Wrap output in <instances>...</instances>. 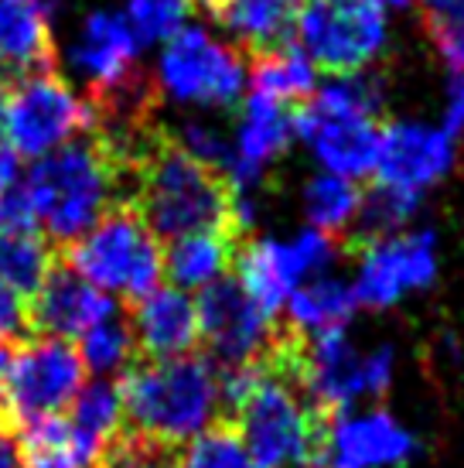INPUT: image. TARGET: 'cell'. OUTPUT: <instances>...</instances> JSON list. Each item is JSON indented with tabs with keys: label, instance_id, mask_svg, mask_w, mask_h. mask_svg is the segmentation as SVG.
I'll return each instance as SVG.
<instances>
[{
	"label": "cell",
	"instance_id": "obj_1",
	"mask_svg": "<svg viewBox=\"0 0 464 468\" xmlns=\"http://www.w3.org/2000/svg\"><path fill=\"white\" fill-rule=\"evenodd\" d=\"M123 403V434L154 448H178L216 424L222 373L206 356L143 359L116 383Z\"/></svg>",
	"mask_w": 464,
	"mask_h": 468
},
{
	"label": "cell",
	"instance_id": "obj_2",
	"mask_svg": "<svg viewBox=\"0 0 464 468\" xmlns=\"http://www.w3.org/2000/svg\"><path fill=\"white\" fill-rule=\"evenodd\" d=\"M133 208L157 239H178L202 229H236L232 188L216 168L188 154L174 137H157L133 161ZM239 233V229H236Z\"/></svg>",
	"mask_w": 464,
	"mask_h": 468
},
{
	"label": "cell",
	"instance_id": "obj_3",
	"mask_svg": "<svg viewBox=\"0 0 464 468\" xmlns=\"http://www.w3.org/2000/svg\"><path fill=\"white\" fill-rule=\"evenodd\" d=\"M120 175L123 165L103 137H79L38 157L21 185L41 233L69 247L116 208Z\"/></svg>",
	"mask_w": 464,
	"mask_h": 468
},
{
	"label": "cell",
	"instance_id": "obj_4",
	"mask_svg": "<svg viewBox=\"0 0 464 468\" xmlns=\"http://www.w3.org/2000/svg\"><path fill=\"white\" fill-rule=\"evenodd\" d=\"M383 82L369 72L335 76L294 106V131L324 171L359 182L373 175L379 147Z\"/></svg>",
	"mask_w": 464,
	"mask_h": 468
},
{
	"label": "cell",
	"instance_id": "obj_5",
	"mask_svg": "<svg viewBox=\"0 0 464 468\" xmlns=\"http://www.w3.org/2000/svg\"><path fill=\"white\" fill-rule=\"evenodd\" d=\"M236 431L259 468H304L318 462L324 420L308 393L270 356L236 407Z\"/></svg>",
	"mask_w": 464,
	"mask_h": 468
},
{
	"label": "cell",
	"instance_id": "obj_6",
	"mask_svg": "<svg viewBox=\"0 0 464 468\" xmlns=\"http://www.w3.org/2000/svg\"><path fill=\"white\" fill-rule=\"evenodd\" d=\"M69 267L110 298L137 301L161 284L164 247L137 208L120 206L69 243Z\"/></svg>",
	"mask_w": 464,
	"mask_h": 468
},
{
	"label": "cell",
	"instance_id": "obj_7",
	"mask_svg": "<svg viewBox=\"0 0 464 468\" xmlns=\"http://www.w3.org/2000/svg\"><path fill=\"white\" fill-rule=\"evenodd\" d=\"M154 76L157 90L174 103L226 110L243 100L249 69L232 41L212 35L206 25H185L161 41Z\"/></svg>",
	"mask_w": 464,
	"mask_h": 468
},
{
	"label": "cell",
	"instance_id": "obj_8",
	"mask_svg": "<svg viewBox=\"0 0 464 468\" xmlns=\"http://www.w3.org/2000/svg\"><path fill=\"white\" fill-rule=\"evenodd\" d=\"M69 62L92 90V103L103 113L137 120L141 113L143 82L137 76L141 66V38L130 27L127 14L120 11H92L76 41L69 45Z\"/></svg>",
	"mask_w": 464,
	"mask_h": 468
},
{
	"label": "cell",
	"instance_id": "obj_9",
	"mask_svg": "<svg viewBox=\"0 0 464 468\" xmlns=\"http://www.w3.org/2000/svg\"><path fill=\"white\" fill-rule=\"evenodd\" d=\"M96 123V103L82 100L62 76L31 72L7 90L4 141L21 157H45L79 141Z\"/></svg>",
	"mask_w": 464,
	"mask_h": 468
},
{
	"label": "cell",
	"instance_id": "obj_10",
	"mask_svg": "<svg viewBox=\"0 0 464 468\" xmlns=\"http://www.w3.org/2000/svg\"><path fill=\"white\" fill-rule=\"evenodd\" d=\"M297 48L332 76L369 72L389 45V17L369 4L308 0L297 14Z\"/></svg>",
	"mask_w": 464,
	"mask_h": 468
},
{
	"label": "cell",
	"instance_id": "obj_11",
	"mask_svg": "<svg viewBox=\"0 0 464 468\" xmlns=\"http://www.w3.org/2000/svg\"><path fill=\"white\" fill-rule=\"evenodd\" d=\"M86 387V366L72 342L52 335L25 338L7 363V414L17 424L62 417Z\"/></svg>",
	"mask_w": 464,
	"mask_h": 468
},
{
	"label": "cell",
	"instance_id": "obj_12",
	"mask_svg": "<svg viewBox=\"0 0 464 468\" xmlns=\"http://www.w3.org/2000/svg\"><path fill=\"white\" fill-rule=\"evenodd\" d=\"M335 257V236L318 229H304L287 239H257L236 253V281L263 312L277 318L297 287L328 271Z\"/></svg>",
	"mask_w": 464,
	"mask_h": 468
},
{
	"label": "cell",
	"instance_id": "obj_13",
	"mask_svg": "<svg viewBox=\"0 0 464 468\" xmlns=\"http://www.w3.org/2000/svg\"><path fill=\"white\" fill-rule=\"evenodd\" d=\"M438 277V236L430 229L373 236L355 261V301L359 308H393L406 294L424 291Z\"/></svg>",
	"mask_w": 464,
	"mask_h": 468
},
{
	"label": "cell",
	"instance_id": "obj_14",
	"mask_svg": "<svg viewBox=\"0 0 464 468\" xmlns=\"http://www.w3.org/2000/svg\"><path fill=\"white\" fill-rule=\"evenodd\" d=\"M454 157H458V133H451L444 123L396 120L379 131L373 165L375 185L424 198V192L451 175Z\"/></svg>",
	"mask_w": 464,
	"mask_h": 468
},
{
	"label": "cell",
	"instance_id": "obj_15",
	"mask_svg": "<svg viewBox=\"0 0 464 468\" xmlns=\"http://www.w3.org/2000/svg\"><path fill=\"white\" fill-rule=\"evenodd\" d=\"M198 301V325L202 342L219 359L222 369L263 363L277 346V318L267 314L246 294L239 281L222 277L219 284L202 291Z\"/></svg>",
	"mask_w": 464,
	"mask_h": 468
},
{
	"label": "cell",
	"instance_id": "obj_16",
	"mask_svg": "<svg viewBox=\"0 0 464 468\" xmlns=\"http://www.w3.org/2000/svg\"><path fill=\"white\" fill-rule=\"evenodd\" d=\"M417 452V438L389 410H342L324 420L318 465L324 468H400Z\"/></svg>",
	"mask_w": 464,
	"mask_h": 468
},
{
	"label": "cell",
	"instance_id": "obj_17",
	"mask_svg": "<svg viewBox=\"0 0 464 468\" xmlns=\"http://www.w3.org/2000/svg\"><path fill=\"white\" fill-rule=\"evenodd\" d=\"M294 131V106L273 103L267 96L249 92L243 106V117L236 123V133L229 141V161H226V182L236 196H253L263 171L284 154Z\"/></svg>",
	"mask_w": 464,
	"mask_h": 468
},
{
	"label": "cell",
	"instance_id": "obj_18",
	"mask_svg": "<svg viewBox=\"0 0 464 468\" xmlns=\"http://www.w3.org/2000/svg\"><path fill=\"white\" fill-rule=\"evenodd\" d=\"M116 312V301L92 287L86 277H79L72 267H55L45 284L27 301V325L38 335L52 338H82L96 322Z\"/></svg>",
	"mask_w": 464,
	"mask_h": 468
},
{
	"label": "cell",
	"instance_id": "obj_19",
	"mask_svg": "<svg viewBox=\"0 0 464 468\" xmlns=\"http://www.w3.org/2000/svg\"><path fill=\"white\" fill-rule=\"evenodd\" d=\"M130 328L137 338V352L147 359H178L192 356L202 342L198 301L174 284H157L143 298L133 301Z\"/></svg>",
	"mask_w": 464,
	"mask_h": 468
},
{
	"label": "cell",
	"instance_id": "obj_20",
	"mask_svg": "<svg viewBox=\"0 0 464 468\" xmlns=\"http://www.w3.org/2000/svg\"><path fill=\"white\" fill-rule=\"evenodd\" d=\"M69 441L82 468H100L123 438V403L110 379H92L69 403Z\"/></svg>",
	"mask_w": 464,
	"mask_h": 468
},
{
	"label": "cell",
	"instance_id": "obj_21",
	"mask_svg": "<svg viewBox=\"0 0 464 468\" xmlns=\"http://www.w3.org/2000/svg\"><path fill=\"white\" fill-rule=\"evenodd\" d=\"M52 55V4L0 0V79L41 72Z\"/></svg>",
	"mask_w": 464,
	"mask_h": 468
},
{
	"label": "cell",
	"instance_id": "obj_22",
	"mask_svg": "<svg viewBox=\"0 0 464 468\" xmlns=\"http://www.w3.org/2000/svg\"><path fill=\"white\" fill-rule=\"evenodd\" d=\"M208 7L236 45L263 55L284 48L304 0H212Z\"/></svg>",
	"mask_w": 464,
	"mask_h": 468
},
{
	"label": "cell",
	"instance_id": "obj_23",
	"mask_svg": "<svg viewBox=\"0 0 464 468\" xmlns=\"http://www.w3.org/2000/svg\"><path fill=\"white\" fill-rule=\"evenodd\" d=\"M236 229H202L178 239H168L164 250V277L181 291H206L219 284L236 263Z\"/></svg>",
	"mask_w": 464,
	"mask_h": 468
},
{
	"label": "cell",
	"instance_id": "obj_24",
	"mask_svg": "<svg viewBox=\"0 0 464 468\" xmlns=\"http://www.w3.org/2000/svg\"><path fill=\"white\" fill-rule=\"evenodd\" d=\"M355 308H359V301H355V291L348 281L318 273L287 298L284 314L290 335L311 338L318 332H328V328H345Z\"/></svg>",
	"mask_w": 464,
	"mask_h": 468
},
{
	"label": "cell",
	"instance_id": "obj_25",
	"mask_svg": "<svg viewBox=\"0 0 464 468\" xmlns=\"http://www.w3.org/2000/svg\"><path fill=\"white\" fill-rule=\"evenodd\" d=\"M249 86L257 96H267L273 103L301 106L318 90V69L301 48H273L257 58L249 72Z\"/></svg>",
	"mask_w": 464,
	"mask_h": 468
},
{
	"label": "cell",
	"instance_id": "obj_26",
	"mask_svg": "<svg viewBox=\"0 0 464 468\" xmlns=\"http://www.w3.org/2000/svg\"><path fill=\"white\" fill-rule=\"evenodd\" d=\"M359 208L362 192L352 178L322 171L304 188V216H308L311 229H318V233L338 236L352 229L359 222Z\"/></svg>",
	"mask_w": 464,
	"mask_h": 468
},
{
	"label": "cell",
	"instance_id": "obj_27",
	"mask_svg": "<svg viewBox=\"0 0 464 468\" xmlns=\"http://www.w3.org/2000/svg\"><path fill=\"white\" fill-rule=\"evenodd\" d=\"M55 271V253L41 233H0V284L31 298Z\"/></svg>",
	"mask_w": 464,
	"mask_h": 468
},
{
	"label": "cell",
	"instance_id": "obj_28",
	"mask_svg": "<svg viewBox=\"0 0 464 468\" xmlns=\"http://www.w3.org/2000/svg\"><path fill=\"white\" fill-rule=\"evenodd\" d=\"M79 356H82L86 373H96L100 379L123 377L137 359V338H133L130 318L113 312L106 314L103 322H96L79 338Z\"/></svg>",
	"mask_w": 464,
	"mask_h": 468
},
{
	"label": "cell",
	"instance_id": "obj_29",
	"mask_svg": "<svg viewBox=\"0 0 464 468\" xmlns=\"http://www.w3.org/2000/svg\"><path fill=\"white\" fill-rule=\"evenodd\" d=\"M21 468H82L72 452L65 417H45L21 424Z\"/></svg>",
	"mask_w": 464,
	"mask_h": 468
},
{
	"label": "cell",
	"instance_id": "obj_30",
	"mask_svg": "<svg viewBox=\"0 0 464 468\" xmlns=\"http://www.w3.org/2000/svg\"><path fill=\"white\" fill-rule=\"evenodd\" d=\"M178 468H259L257 458L249 455L239 431L226 424H212L198 438L185 444L178 455Z\"/></svg>",
	"mask_w": 464,
	"mask_h": 468
},
{
	"label": "cell",
	"instance_id": "obj_31",
	"mask_svg": "<svg viewBox=\"0 0 464 468\" xmlns=\"http://www.w3.org/2000/svg\"><path fill=\"white\" fill-rule=\"evenodd\" d=\"M424 25L451 72H464V0H420Z\"/></svg>",
	"mask_w": 464,
	"mask_h": 468
},
{
	"label": "cell",
	"instance_id": "obj_32",
	"mask_svg": "<svg viewBox=\"0 0 464 468\" xmlns=\"http://www.w3.org/2000/svg\"><path fill=\"white\" fill-rule=\"evenodd\" d=\"M195 0H127V21L137 31L141 45H161L178 27L188 25Z\"/></svg>",
	"mask_w": 464,
	"mask_h": 468
},
{
	"label": "cell",
	"instance_id": "obj_33",
	"mask_svg": "<svg viewBox=\"0 0 464 468\" xmlns=\"http://www.w3.org/2000/svg\"><path fill=\"white\" fill-rule=\"evenodd\" d=\"M417 208H420V198L403 196V192H393V188L375 185L369 196H362L359 222L369 236L403 233L406 222L417 216Z\"/></svg>",
	"mask_w": 464,
	"mask_h": 468
},
{
	"label": "cell",
	"instance_id": "obj_34",
	"mask_svg": "<svg viewBox=\"0 0 464 468\" xmlns=\"http://www.w3.org/2000/svg\"><path fill=\"white\" fill-rule=\"evenodd\" d=\"M100 468H178V462L164 448H154V444H143L123 434Z\"/></svg>",
	"mask_w": 464,
	"mask_h": 468
},
{
	"label": "cell",
	"instance_id": "obj_35",
	"mask_svg": "<svg viewBox=\"0 0 464 468\" xmlns=\"http://www.w3.org/2000/svg\"><path fill=\"white\" fill-rule=\"evenodd\" d=\"M0 233H41L35 208L25 196V185L0 196Z\"/></svg>",
	"mask_w": 464,
	"mask_h": 468
},
{
	"label": "cell",
	"instance_id": "obj_36",
	"mask_svg": "<svg viewBox=\"0 0 464 468\" xmlns=\"http://www.w3.org/2000/svg\"><path fill=\"white\" fill-rule=\"evenodd\" d=\"M27 328V301L21 294H14L7 284H0V346L21 338Z\"/></svg>",
	"mask_w": 464,
	"mask_h": 468
},
{
	"label": "cell",
	"instance_id": "obj_37",
	"mask_svg": "<svg viewBox=\"0 0 464 468\" xmlns=\"http://www.w3.org/2000/svg\"><path fill=\"white\" fill-rule=\"evenodd\" d=\"M444 127L451 133L464 131V72H451L448 103H444Z\"/></svg>",
	"mask_w": 464,
	"mask_h": 468
},
{
	"label": "cell",
	"instance_id": "obj_38",
	"mask_svg": "<svg viewBox=\"0 0 464 468\" xmlns=\"http://www.w3.org/2000/svg\"><path fill=\"white\" fill-rule=\"evenodd\" d=\"M21 182H25V178H21V154H17L11 144L4 141V133H0V196L17 188Z\"/></svg>",
	"mask_w": 464,
	"mask_h": 468
},
{
	"label": "cell",
	"instance_id": "obj_39",
	"mask_svg": "<svg viewBox=\"0 0 464 468\" xmlns=\"http://www.w3.org/2000/svg\"><path fill=\"white\" fill-rule=\"evenodd\" d=\"M0 468H21V448L7 431H0Z\"/></svg>",
	"mask_w": 464,
	"mask_h": 468
},
{
	"label": "cell",
	"instance_id": "obj_40",
	"mask_svg": "<svg viewBox=\"0 0 464 468\" xmlns=\"http://www.w3.org/2000/svg\"><path fill=\"white\" fill-rule=\"evenodd\" d=\"M7 363H11V352L0 346V417L7 414Z\"/></svg>",
	"mask_w": 464,
	"mask_h": 468
},
{
	"label": "cell",
	"instance_id": "obj_41",
	"mask_svg": "<svg viewBox=\"0 0 464 468\" xmlns=\"http://www.w3.org/2000/svg\"><path fill=\"white\" fill-rule=\"evenodd\" d=\"M338 4H369V7H379V11H400V7H410L413 0H338Z\"/></svg>",
	"mask_w": 464,
	"mask_h": 468
},
{
	"label": "cell",
	"instance_id": "obj_42",
	"mask_svg": "<svg viewBox=\"0 0 464 468\" xmlns=\"http://www.w3.org/2000/svg\"><path fill=\"white\" fill-rule=\"evenodd\" d=\"M4 113H7V86L0 79V131H4Z\"/></svg>",
	"mask_w": 464,
	"mask_h": 468
},
{
	"label": "cell",
	"instance_id": "obj_43",
	"mask_svg": "<svg viewBox=\"0 0 464 468\" xmlns=\"http://www.w3.org/2000/svg\"><path fill=\"white\" fill-rule=\"evenodd\" d=\"M304 468H324V465H318V462H314V465H304Z\"/></svg>",
	"mask_w": 464,
	"mask_h": 468
},
{
	"label": "cell",
	"instance_id": "obj_44",
	"mask_svg": "<svg viewBox=\"0 0 464 468\" xmlns=\"http://www.w3.org/2000/svg\"><path fill=\"white\" fill-rule=\"evenodd\" d=\"M206 4H212V0H206Z\"/></svg>",
	"mask_w": 464,
	"mask_h": 468
}]
</instances>
